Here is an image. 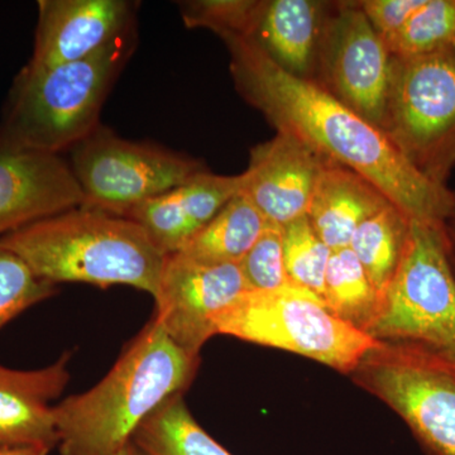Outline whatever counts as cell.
<instances>
[{
  "label": "cell",
  "mask_w": 455,
  "mask_h": 455,
  "mask_svg": "<svg viewBox=\"0 0 455 455\" xmlns=\"http://www.w3.org/2000/svg\"><path fill=\"white\" fill-rule=\"evenodd\" d=\"M242 97L325 160L367 180L411 220L447 223L454 193L423 175L385 131L309 77L283 70L252 37H224Z\"/></svg>",
  "instance_id": "1"
},
{
  "label": "cell",
  "mask_w": 455,
  "mask_h": 455,
  "mask_svg": "<svg viewBox=\"0 0 455 455\" xmlns=\"http://www.w3.org/2000/svg\"><path fill=\"white\" fill-rule=\"evenodd\" d=\"M199 366L200 355L151 319L100 382L53 407L60 454L118 455L161 403L190 387Z\"/></svg>",
  "instance_id": "2"
},
{
  "label": "cell",
  "mask_w": 455,
  "mask_h": 455,
  "mask_svg": "<svg viewBox=\"0 0 455 455\" xmlns=\"http://www.w3.org/2000/svg\"><path fill=\"white\" fill-rule=\"evenodd\" d=\"M41 280L157 292L166 256L130 218L79 206L0 236Z\"/></svg>",
  "instance_id": "3"
},
{
  "label": "cell",
  "mask_w": 455,
  "mask_h": 455,
  "mask_svg": "<svg viewBox=\"0 0 455 455\" xmlns=\"http://www.w3.org/2000/svg\"><path fill=\"white\" fill-rule=\"evenodd\" d=\"M136 44L133 31L80 61L26 65L9 90L0 145L57 155L70 151L100 125L104 101Z\"/></svg>",
  "instance_id": "4"
},
{
  "label": "cell",
  "mask_w": 455,
  "mask_h": 455,
  "mask_svg": "<svg viewBox=\"0 0 455 455\" xmlns=\"http://www.w3.org/2000/svg\"><path fill=\"white\" fill-rule=\"evenodd\" d=\"M442 223L410 221L396 274L367 334L455 355V272Z\"/></svg>",
  "instance_id": "5"
},
{
  "label": "cell",
  "mask_w": 455,
  "mask_h": 455,
  "mask_svg": "<svg viewBox=\"0 0 455 455\" xmlns=\"http://www.w3.org/2000/svg\"><path fill=\"white\" fill-rule=\"evenodd\" d=\"M215 334L295 353L350 374L377 341L301 287L247 291L215 323Z\"/></svg>",
  "instance_id": "6"
},
{
  "label": "cell",
  "mask_w": 455,
  "mask_h": 455,
  "mask_svg": "<svg viewBox=\"0 0 455 455\" xmlns=\"http://www.w3.org/2000/svg\"><path fill=\"white\" fill-rule=\"evenodd\" d=\"M349 376L403 419L425 455H455V355L377 341Z\"/></svg>",
  "instance_id": "7"
},
{
  "label": "cell",
  "mask_w": 455,
  "mask_h": 455,
  "mask_svg": "<svg viewBox=\"0 0 455 455\" xmlns=\"http://www.w3.org/2000/svg\"><path fill=\"white\" fill-rule=\"evenodd\" d=\"M382 130L423 175L445 185L455 167V52L451 46L409 59L392 57Z\"/></svg>",
  "instance_id": "8"
},
{
  "label": "cell",
  "mask_w": 455,
  "mask_h": 455,
  "mask_svg": "<svg viewBox=\"0 0 455 455\" xmlns=\"http://www.w3.org/2000/svg\"><path fill=\"white\" fill-rule=\"evenodd\" d=\"M68 152L85 197L83 206L119 217L205 171L196 158L122 139L101 124Z\"/></svg>",
  "instance_id": "9"
},
{
  "label": "cell",
  "mask_w": 455,
  "mask_h": 455,
  "mask_svg": "<svg viewBox=\"0 0 455 455\" xmlns=\"http://www.w3.org/2000/svg\"><path fill=\"white\" fill-rule=\"evenodd\" d=\"M239 263H204L171 254L164 259L152 319L182 349L200 355L218 317L247 292Z\"/></svg>",
  "instance_id": "10"
},
{
  "label": "cell",
  "mask_w": 455,
  "mask_h": 455,
  "mask_svg": "<svg viewBox=\"0 0 455 455\" xmlns=\"http://www.w3.org/2000/svg\"><path fill=\"white\" fill-rule=\"evenodd\" d=\"M326 36L331 92L382 130L392 68L387 44L358 3L340 9Z\"/></svg>",
  "instance_id": "11"
},
{
  "label": "cell",
  "mask_w": 455,
  "mask_h": 455,
  "mask_svg": "<svg viewBox=\"0 0 455 455\" xmlns=\"http://www.w3.org/2000/svg\"><path fill=\"white\" fill-rule=\"evenodd\" d=\"M139 3L130 0H40L29 66L80 61L136 31Z\"/></svg>",
  "instance_id": "12"
},
{
  "label": "cell",
  "mask_w": 455,
  "mask_h": 455,
  "mask_svg": "<svg viewBox=\"0 0 455 455\" xmlns=\"http://www.w3.org/2000/svg\"><path fill=\"white\" fill-rule=\"evenodd\" d=\"M61 155L0 145V236L84 205Z\"/></svg>",
  "instance_id": "13"
},
{
  "label": "cell",
  "mask_w": 455,
  "mask_h": 455,
  "mask_svg": "<svg viewBox=\"0 0 455 455\" xmlns=\"http://www.w3.org/2000/svg\"><path fill=\"white\" fill-rule=\"evenodd\" d=\"M326 161L307 143L277 132L275 139L251 152L239 193L253 203L268 223L284 228L307 217Z\"/></svg>",
  "instance_id": "14"
},
{
  "label": "cell",
  "mask_w": 455,
  "mask_h": 455,
  "mask_svg": "<svg viewBox=\"0 0 455 455\" xmlns=\"http://www.w3.org/2000/svg\"><path fill=\"white\" fill-rule=\"evenodd\" d=\"M242 173L221 176L203 171L163 196L147 200L125 218L143 228L164 254L180 252L241 191Z\"/></svg>",
  "instance_id": "15"
},
{
  "label": "cell",
  "mask_w": 455,
  "mask_h": 455,
  "mask_svg": "<svg viewBox=\"0 0 455 455\" xmlns=\"http://www.w3.org/2000/svg\"><path fill=\"white\" fill-rule=\"evenodd\" d=\"M70 353L51 366L13 370L0 364V445L59 444L52 401L70 381Z\"/></svg>",
  "instance_id": "16"
},
{
  "label": "cell",
  "mask_w": 455,
  "mask_h": 455,
  "mask_svg": "<svg viewBox=\"0 0 455 455\" xmlns=\"http://www.w3.org/2000/svg\"><path fill=\"white\" fill-rule=\"evenodd\" d=\"M390 203L367 180L326 161L311 196L307 218L319 238L335 252L349 248L359 226Z\"/></svg>",
  "instance_id": "17"
},
{
  "label": "cell",
  "mask_w": 455,
  "mask_h": 455,
  "mask_svg": "<svg viewBox=\"0 0 455 455\" xmlns=\"http://www.w3.org/2000/svg\"><path fill=\"white\" fill-rule=\"evenodd\" d=\"M322 4L311 0L266 2L252 38L283 70L307 77L315 59Z\"/></svg>",
  "instance_id": "18"
},
{
  "label": "cell",
  "mask_w": 455,
  "mask_h": 455,
  "mask_svg": "<svg viewBox=\"0 0 455 455\" xmlns=\"http://www.w3.org/2000/svg\"><path fill=\"white\" fill-rule=\"evenodd\" d=\"M133 455H233L188 411L184 394L167 398L134 431Z\"/></svg>",
  "instance_id": "19"
},
{
  "label": "cell",
  "mask_w": 455,
  "mask_h": 455,
  "mask_svg": "<svg viewBox=\"0 0 455 455\" xmlns=\"http://www.w3.org/2000/svg\"><path fill=\"white\" fill-rule=\"evenodd\" d=\"M268 221L242 193L224 205L178 254L204 263H239Z\"/></svg>",
  "instance_id": "20"
},
{
  "label": "cell",
  "mask_w": 455,
  "mask_h": 455,
  "mask_svg": "<svg viewBox=\"0 0 455 455\" xmlns=\"http://www.w3.org/2000/svg\"><path fill=\"white\" fill-rule=\"evenodd\" d=\"M410 221L405 212L394 204H387L359 226L350 242V250L361 262L381 300L400 265Z\"/></svg>",
  "instance_id": "21"
},
{
  "label": "cell",
  "mask_w": 455,
  "mask_h": 455,
  "mask_svg": "<svg viewBox=\"0 0 455 455\" xmlns=\"http://www.w3.org/2000/svg\"><path fill=\"white\" fill-rule=\"evenodd\" d=\"M324 301L344 322L367 333L381 299L350 248L331 252L326 268Z\"/></svg>",
  "instance_id": "22"
},
{
  "label": "cell",
  "mask_w": 455,
  "mask_h": 455,
  "mask_svg": "<svg viewBox=\"0 0 455 455\" xmlns=\"http://www.w3.org/2000/svg\"><path fill=\"white\" fill-rule=\"evenodd\" d=\"M455 33V0H424L394 36L386 40L392 57L427 55L451 46Z\"/></svg>",
  "instance_id": "23"
},
{
  "label": "cell",
  "mask_w": 455,
  "mask_h": 455,
  "mask_svg": "<svg viewBox=\"0 0 455 455\" xmlns=\"http://www.w3.org/2000/svg\"><path fill=\"white\" fill-rule=\"evenodd\" d=\"M331 256V248L316 235L307 215L283 228V257L287 276L292 284L315 293L323 301L326 268Z\"/></svg>",
  "instance_id": "24"
},
{
  "label": "cell",
  "mask_w": 455,
  "mask_h": 455,
  "mask_svg": "<svg viewBox=\"0 0 455 455\" xmlns=\"http://www.w3.org/2000/svg\"><path fill=\"white\" fill-rule=\"evenodd\" d=\"M188 28H208L221 38L252 37L266 2L253 0H193L179 3Z\"/></svg>",
  "instance_id": "25"
},
{
  "label": "cell",
  "mask_w": 455,
  "mask_h": 455,
  "mask_svg": "<svg viewBox=\"0 0 455 455\" xmlns=\"http://www.w3.org/2000/svg\"><path fill=\"white\" fill-rule=\"evenodd\" d=\"M55 293L56 284L36 276L17 254L0 245V331L14 317Z\"/></svg>",
  "instance_id": "26"
},
{
  "label": "cell",
  "mask_w": 455,
  "mask_h": 455,
  "mask_svg": "<svg viewBox=\"0 0 455 455\" xmlns=\"http://www.w3.org/2000/svg\"><path fill=\"white\" fill-rule=\"evenodd\" d=\"M248 291H276L292 286L283 257V228L268 223L239 262Z\"/></svg>",
  "instance_id": "27"
},
{
  "label": "cell",
  "mask_w": 455,
  "mask_h": 455,
  "mask_svg": "<svg viewBox=\"0 0 455 455\" xmlns=\"http://www.w3.org/2000/svg\"><path fill=\"white\" fill-rule=\"evenodd\" d=\"M423 3L424 0H366L358 5L374 31L386 41L405 25Z\"/></svg>",
  "instance_id": "28"
},
{
  "label": "cell",
  "mask_w": 455,
  "mask_h": 455,
  "mask_svg": "<svg viewBox=\"0 0 455 455\" xmlns=\"http://www.w3.org/2000/svg\"><path fill=\"white\" fill-rule=\"evenodd\" d=\"M52 448L44 445H0V455H50Z\"/></svg>",
  "instance_id": "29"
},
{
  "label": "cell",
  "mask_w": 455,
  "mask_h": 455,
  "mask_svg": "<svg viewBox=\"0 0 455 455\" xmlns=\"http://www.w3.org/2000/svg\"><path fill=\"white\" fill-rule=\"evenodd\" d=\"M449 221H451V227L453 228H448V232H449V235H451V238L454 239L455 241V193H454V206H453V211H451V217H449V220H447V223H449ZM445 223V224H447Z\"/></svg>",
  "instance_id": "30"
},
{
  "label": "cell",
  "mask_w": 455,
  "mask_h": 455,
  "mask_svg": "<svg viewBox=\"0 0 455 455\" xmlns=\"http://www.w3.org/2000/svg\"><path fill=\"white\" fill-rule=\"evenodd\" d=\"M451 266H453L454 272H455V241L453 238H451Z\"/></svg>",
  "instance_id": "31"
},
{
  "label": "cell",
  "mask_w": 455,
  "mask_h": 455,
  "mask_svg": "<svg viewBox=\"0 0 455 455\" xmlns=\"http://www.w3.org/2000/svg\"><path fill=\"white\" fill-rule=\"evenodd\" d=\"M118 455H133V453H132L131 445H128L127 448L123 449L121 453H119Z\"/></svg>",
  "instance_id": "32"
},
{
  "label": "cell",
  "mask_w": 455,
  "mask_h": 455,
  "mask_svg": "<svg viewBox=\"0 0 455 455\" xmlns=\"http://www.w3.org/2000/svg\"><path fill=\"white\" fill-rule=\"evenodd\" d=\"M451 49H453V51L455 52V33L453 36V40H451Z\"/></svg>",
  "instance_id": "33"
}]
</instances>
